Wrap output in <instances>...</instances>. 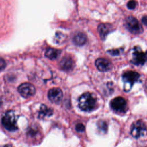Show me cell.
I'll return each mask as SVG.
<instances>
[{"label": "cell", "mask_w": 147, "mask_h": 147, "mask_svg": "<svg viewBox=\"0 0 147 147\" xmlns=\"http://www.w3.org/2000/svg\"><path fill=\"white\" fill-rule=\"evenodd\" d=\"M78 105L83 111H91L95 109L97 105L96 98L90 93H83L78 99Z\"/></svg>", "instance_id": "obj_1"}, {"label": "cell", "mask_w": 147, "mask_h": 147, "mask_svg": "<svg viewBox=\"0 0 147 147\" xmlns=\"http://www.w3.org/2000/svg\"><path fill=\"white\" fill-rule=\"evenodd\" d=\"M17 118L18 117L14 111H8L2 118L3 125L8 130L15 131L18 129Z\"/></svg>", "instance_id": "obj_2"}, {"label": "cell", "mask_w": 147, "mask_h": 147, "mask_svg": "<svg viewBox=\"0 0 147 147\" xmlns=\"http://www.w3.org/2000/svg\"><path fill=\"white\" fill-rule=\"evenodd\" d=\"M140 74L134 71H127L123 74L122 79L125 83V90L129 91L132 86L138 81Z\"/></svg>", "instance_id": "obj_3"}, {"label": "cell", "mask_w": 147, "mask_h": 147, "mask_svg": "<svg viewBox=\"0 0 147 147\" xmlns=\"http://www.w3.org/2000/svg\"><path fill=\"white\" fill-rule=\"evenodd\" d=\"M127 29L134 35H138L143 32V28L138 20L133 16L128 17L126 20Z\"/></svg>", "instance_id": "obj_4"}, {"label": "cell", "mask_w": 147, "mask_h": 147, "mask_svg": "<svg viewBox=\"0 0 147 147\" xmlns=\"http://www.w3.org/2000/svg\"><path fill=\"white\" fill-rule=\"evenodd\" d=\"M131 135L134 138H140L146 134V125L144 121L138 120L133 123L131 127Z\"/></svg>", "instance_id": "obj_5"}, {"label": "cell", "mask_w": 147, "mask_h": 147, "mask_svg": "<svg viewBox=\"0 0 147 147\" xmlns=\"http://www.w3.org/2000/svg\"><path fill=\"white\" fill-rule=\"evenodd\" d=\"M18 91L24 98H29L33 96L36 92L34 86L30 83H24L18 87Z\"/></svg>", "instance_id": "obj_6"}, {"label": "cell", "mask_w": 147, "mask_h": 147, "mask_svg": "<svg viewBox=\"0 0 147 147\" xmlns=\"http://www.w3.org/2000/svg\"><path fill=\"white\" fill-rule=\"evenodd\" d=\"M126 105L127 103L125 99L121 97H118L114 98L110 102L111 109L118 113L124 112L126 110Z\"/></svg>", "instance_id": "obj_7"}, {"label": "cell", "mask_w": 147, "mask_h": 147, "mask_svg": "<svg viewBox=\"0 0 147 147\" xmlns=\"http://www.w3.org/2000/svg\"><path fill=\"white\" fill-rule=\"evenodd\" d=\"M146 62V54L142 52L140 48L135 47L133 53L132 63L136 66H142Z\"/></svg>", "instance_id": "obj_8"}, {"label": "cell", "mask_w": 147, "mask_h": 147, "mask_svg": "<svg viewBox=\"0 0 147 147\" xmlns=\"http://www.w3.org/2000/svg\"><path fill=\"white\" fill-rule=\"evenodd\" d=\"M63 92L59 88H53L49 90L48 97L49 99L54 103L59 102L63 98Z\"/></svg>", "instance_id": "obj_9"}, {"label": "cell", "mask_w": 147, "mask_h": 147, "mask_svg": "<svg viewBox=\"0 0 147 147\" xmlns=\"http://www.w3.org/2000/svg\"><path fill=\"white\" fill-rule=\"evenodd\" d=\"M95 66L98 70L102 72H107L111 68L110 62L104 58H99L95 61Z\"/></svg>", "instance_id": "obj_10"}, {"label": "cell", "mask_w": 147, "mask_h": 147, "mask_svg": "<svg viewBox=\"0 0 147 147\" xmlns=\"http://www.w3.org/2000/svg\"><path fill=\"white\" fill-rule=\"evenodd\" d=\"M60 67L65 71H70L74 67V62L72 58L65 57L60 62Z\"/></svg>", "instance_id": "obj_11"}, {"label": "cell", "mask_w": 147, "mask_h": 147, "mask_svg": "<svg viewBox=\"0 0 147 147\" xmlns=\"http://www.w3.org/2000/svg\"><path fill=\"white\" fill-rule=\"evenodd\" d=\"M98 32L99 33L101 38L102 40H105L107 35L112 30V27L111 25L108 24H102L98 27Z\"/></svg>", "instance_id": "obj_12"}, {"label": "cell", "mask_w": 147, "mask_h": 147, "mask_svg": "<svg viewBox=\"0 0 147 147\" xmlns=\"http://www.w3.org/2000/svg\"><path fill=\"white\" fill-rule=\"evenodd\" d=\"M87 42V38L86 35L81 32H78L74 35L73 38V42L77 46H82L84 45Z\"/></svg>", "instance_id": "obj_13"}, {"label": "cell", "mask_w": 147, "mask_h": 147, "mask_svg": "<svg viewBox=\"0 0 147 147\" xmlns=\"http://www.w3.org/2000/svg\"><path fill=\"white\" fill-rule=\"evenodd\" d=\"M60 54V51L55 48H48L45 54V55L47 58L51 60H54L58 58Z\"/></svg>", "instance_id": "obj_14"}, {"label": "cell", "mask_w": 147, "mask_h": 147, "mask_svg": "<svg viewBox=\"0 0 147 147\" xmlns=\"http://www.w3.org/2000/svg\"><path fill=\"white\" fill-rule=\"evenodd\" d=\"M52 109L48 108L47 106L43 105L40 107L39 117L40 118H44L46 117H50L52 114Z\"/></svg>", "instance_id": "obj_15"}, {"label": "cell", "mask_w": 147, "mask_h": 147, "mask_svg": "<svg viewBox=\"0 0 147 147\" xmlns=\"http://www.w3.org/2000/svg\"><path fill=\"white\" fill-rule=\"evenodd\" d=\"M97 124H98V129L101 132H106V130L107 129V124L105 121H102V120H100V121H98Z\"/></svg>", "instance_id": "obj_16"}, {"label": "cell", "mask_w": 147, "mask_h": 147, "mask_svg": "<svg viewBox=\"0 0 147 147\" xmlns=\"http://www.w3.org/2000/svg\"><path fill=\"white\" fill-rule=\"evenodd\" d=\"M137 6V2L135 1V0H130L129 1L128 4H127V7L129 9H134L136 8Z\"/></svg>", "instance_id": "obj_17"}, {"label": "cell", "mask_w": 147, "mask_h": 147, "mask_svg": "<svg viewBox=\"0 0 147 147\" xmlns=\"http://www.w3.org/2000/svg\"><path fill=\"white\" fill-rule=\"evenodd\" d=\"M75 129H76L77 132L82 133V132H83L85 130V126L83 124H82L81 123H79V124H78L76 125Z\"/></svg>", "instance_id": "obj_18"}, {"label": "cell", "mask_w": 147, "mask_h": 147, "mask_svg": "<svg viewBox=\"0 0 147 147\" xmlns=\"http://www.w3.org/2000/svg\"><path fill=\"white\" fill-rule=\"evenodd\" d=\"M6 67V63L5 61L0 58V70H4Z\"/></svg>", "instance_id": "obj_19"}, {"label": "cell", "mask_w": 147, "mask_h": 147, "mask_svg": "<svg viewBox=\"0 0 147 147\" xmlns=\"http://www.w3.org/2000/svg\"><path fill=\"white\" fill-rule=\"evenodd\" d=\"M109 52H110V54L112 55H119V51L118 50H110L108 51Z\"/></svg>", "instance_id": "obj_20"}, {"label": "cell", "mask_w": 147, "mask_h": 147, "mask_svg": "<svg viewBox=\"0 0 147 147\" xmlns=\"http://www.w3.org/2000/svg\"><path fill=\"white\" fill-rule=\"evenodd\" d=\"M142 22L143 23V24L145 26H146V17L144 16L142 19Z\"/></svg>", "instance_id": "obj_21"}, {"label": "cell", "mask_w": 147, "mask_h": 147, "mask_svg": "<svg viewBox=\"0 0 147 147\" xmlns=\"http://www.w3.org/2000/svg\"><path fill=\"white\" fill-rule=\"evenodd\" d=\"M0 147H12V146L10 145H4L0 146Z\"/></svg>", "instance_id": "obj_22"}]
</instances>
